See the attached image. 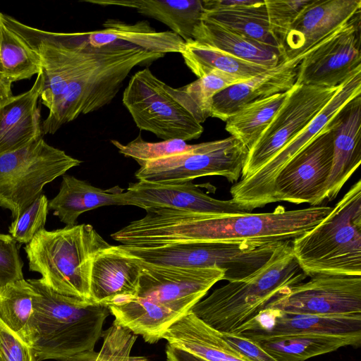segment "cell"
<instances>
[{"mask_svg": "<svg viewBox=\"0 0 361 361\" xmlns=\"http://www.w3.org/2000/svg\"><path fill=\"white\" fill-rule=\"evenodd\" d=\"M11 85L0 78V104L13 96Z\"/></svg>", "mask_w": 361, "mask_h": 361, "instance_id": "obj_44", "label": "cell"}, {"mask_svg": "<svg viewBox=\"0 0 361 361\" xmlns=\"http://www.w3.org/2000/svg\"><path fill=\"white\" fill-rule=\"evenodd\" d=\"M100 30L73 33L75 39L93 47H102L115 42H126L157 54L180 53L185 42L171 30L158 32L147 21L134 24L108 19Z\"/></svg>", "mask_w": 361, "mask_h": 361, "instance_id": "obj_24", "label": "cell"}, {"mask_svg": "<svg viewBox=\"0 0 361 361\" xmlns=\"http://www.w3.org/2000/svg\"><path fill=\"white\" fill-rule=\"evenodd\" d=\"M333 159L326 199L334 200L361 162V95L350 102L331 122Z\"/></svg>", "mask_w": 361, "mask_h": 361, "instance_id": "obj_22", "label": "cell"}, {"mask_svg": "<svg viewBox=\"0 0 361 361\" xmlns=\"http://www.w3.org/2000/svg\"><path fill=\"white\" fill-rule=\"evenodd\" d=\"M358 71H361L360 13L302 60L295 84L338 87Z\"/></svg>", "mask_w": 361, "mask_h": 361, "instance_id": "obj_16", "label": "cell"}, {"mask_svg": "<svg viewBox=\"0 0 361 361\" xmlns=\"http://www.w3.org/2000/svg\"><path fill=\"white\" fill-rule=\"evenodd\" d=\"M167 361H203L190 353L167 343L166 348Z\"/></svg>", "mask_w": 361, "mask_h": 361, "instance_id": "obj_43", "label": "cell"}, {"mask_svg": "<svg viewBox=\"0 0 361 361\" xmlns=\"http://www.w3.org/2000/svg\"><path fill=\"white\" fill-rule=\"evenodd\" d=\"M111 142L120 154L133 159L140 167L148 162L195 152L202 146V142L191 145L178 139L150 142L143 140L140 135L126 145L115 140Z\"/></svg>", "mask_w": 361, "mask_h": 361, "instance_id": "obj_37", "label": "cell"}, {"mask_svg": "<svg viewBox=\"0 0 361 361\" xmlns=\"http://www.w3.org/2000/svg\"><path fill=\"white\" fill-rule=\"evenodd\" d=\"M292 241L282 242L257 271L214 290L190 311L221 333L234 332L256 315L278 292L308 277L293 255Z\"/></svg>", "mask_w": 361, "mask_h": 361, "instance_id": "obj_3", "label": "cell"}, {"mask_svg": "<svg viewBox=\"0 0 361 361\" xmlns=\"http://www.w3.org/2000/svg\"><path fill=\"white\" fill-rule=\"evenodd\" d=\"M226 341L251 361H277L256 342L233 334L221 333Z\"/></svg>", "mask_w": 361, "mask_h": 361, "instance_id": "obj_42", "label": "cell"}, {"mask_svg": "<svg viewBox=\"0 0 361 361\" xmlns=\"http://www.w3.org/2000/svg\"><path fill=\"white\" fill-rule=\"evenodd\" d=\"M142 262L121 245H110L99 251L91 267L90 299L109 305L135 297Z\"/></svg>", "mask_w": 361, "mask_h": 361, "instance_id": "obj_21", "label": "cell"}, {"mask_svg": "<svg viewBox=\"0 0 361 361\" xmlns=\"http://www.w3.org/2000/svg\"><path fill=\"white\" fill-rule=\"evenodd\" d=\"M180 54L185 65L198 78L212 70H219L247 80L269 69L195 40L186 42Z\"/></svg>", "mask_w": 361, "mask_h": 361, "instance_id": "obj_31", "label": "cell"}, {"mask_svg": "<svg viewBox=\"0 0 361 361\" xmlns=\"http://www.w3.org/2000/svg\"><path fill=\"white\" fill-rule=\"evenodd\" d=\"M19 247L11 235L0 233V287L24 279Z\"/></svg>", "mask_w": 361, "mask_h": 361, "instance_id": "obj_40", "label": "cell"}, {"mask_svg": "<svg viewBox=\"0 0 361 361\" xmlns=\"http://www.w3.org/2000/svg\"><path fill=\"white\" fill-rule=\"evenodd\" d=\"M255 342L277 361H305L342 347H359L361 344V332L297 334Z\"/></svg>", "mask_w": 361, "mask_h": 361, "instance_id": "obj_28", "label": "cell"}, {"mask_svg": "<svg viewBox=\"0 0 361 361\" xmlns=\"http://www.w3.org/2000/svg\"><path fill=\"white\" fill-rule=\"evenodd\" d=\"M1 12L0 11V27H1Z\"/></svg>", "mask_w": 361, "mask_h": 361, "instance_id": "obj_45", "label": "cell"}, {"mask_svg": "<svg viewBox=\"0 0 361 361\" xmlns=\"http://www.w3.org/2000/svg\"><path fill=\"white\" fill-rule=\"evenodd\" d=\"M331 123L300 151L277 176L273 201L319 206L326 200L333 159Z\"/></svg>", "mask_w": 361, "mask_h": 361, "instance_id": "obj_15", "label": "cell"}, {"mask_svg": "<svg viewBox=\"0 0 361 361\" xmlns=\"http://www.w3.org/2000/svg\"><path fill=\"white\" fill-rule=\"evenodd\" d=\"M49 211V200L42 194L13 219L8 228L9 235L19 244H27L35 234L44 228Z\"/></svg>", "mask_w": 361, "mask_h": 361, "instance_id": "obj_38", "label": "cell"}, {"mask_svg": "<svg viewBox=\"0 0 361 361\" xmlns=\"http://www.w3.org/2000/svg\"><path fill=\"white\" fill-rule=\"evenodd\" d=\"M288 94L289 90L245 105L227 118L226 130L249 151L285 102Z\"/></svg>", "mask_w": 361, "mask_h": 361, "instance_id": "obj_33", "label": "cell"}, {"mask_svg": "<svg viewBox=\"0 0 361 361\" xmlns=\"http://www.w3.org/2000/svg\"><path fill=\"white\" fill-rule=\"evenodd\" d=\"M311 1L312 0H264L270 27L283 47L285 38L291 25L302 9L308 5Z\"/></svg>", "mask_w": 361, "mask_h": 361, "instance_id": "obj_39", "label": "cell"}, {"mask_svg": "<svg viewBox=\"0 0 361 361\" xmlns=\"http://www.w3.org/2000/svg\"><path fill=\"white\" fill-rule=\"evenodd\" d=\"M81 161L47 144L40 137L0 155V207L16 219L42 194L45 185Z\"/></svg>", "mask_w": 361, "mask_h": 361, "instance_id": "obj_7", "label": "cell"}, {"mask_svg": "<svg viewBox=\"0 0 361 361\" xmlns=\"http://www.w3.org/2000/svg\"><path fill=\"white\" fill-rule=\"evenodd\" d=\"M361 11L360 0H312L291 25L283 43L295 56L335 33Z\"/></svg>", "mask_w": 361, "mask_h": 361, "instance_id": "obj_20", "label": "cell"}, {"mask_svg": "<svg viewBox=\"0 0 361 361\" xmlns=\"http://www.w3.org/2000/svg\"><path fill=\"white\" fill-rule=\"evenodd\" d=\"M359 95H361V71L343 82L324 108L271 159L251 176L234 183L230 190L231 200L250 212L273 203L274 181L283 168Z\"/></svg>", "mask_w": 361, "mask_h": 361, "instance_id": "obj_9", "label": "cell"}, {"mask_svg": "<svg viewBox=\"0 0 361 361\" xmlns=\"http://www.w3.org/2000/svg\"><path fill=\"white\" fill-rule=\"evenodd\" d=\"M164 56L121 42L102 47L98 56L67 85L49 109L42 125V135L54 134L80 115L107 105L134 67Z\"/></svg>", "mask_w": 361, "mask_h": 361, "instance_id": "obj_6", "label": "cell"}, {"mask_svg": "<svg viewBox=\"0 0 361 361\" xmlns=\"http://www.w3.org/2000/svg\"><path fill=\"white\" fill-rule=\"evenodd\" d=\"M166 83L145 68L130 79L122 102L141 130L163 140L199 138L204 128L166 90Z\"/></svg>", "mask_w": 361, "mask_h": 361, "instance_id": "obj_10", "label": "cell"}, {"mask_svg": "<svg viewBox=\"0 0 361 361\" xmlns=\"http://www.w3.org/2000/svg\"><path fill=\"white\" fill-rule=\"evenodd\" d=\"M162 339L203 361H251L190 310L165 331Z\"/></svg>", "mask_w": 361, "mask_h": 361, "instance_id": "obj_25", "label": "cell"}, {"mask_svg": "<svg viewBox=\"0 0 361 361\" xmlns=\"http://www.w3.org/2000/svg\"><path fill=\"white\" fill-rule=\"evenodd\" d=\"M325 205L266 213L205 214L167 209L159 231L163 243L212 242L267 244L293 240L319 224L331 211Z\"/></svg>", "mask_w": 361, "mask_h": 361, "instance_id": "obj_1", "label": "cell"}, {"mask_svg": "<svg viewBox=\"0 0 361 361\" xmlns=\"http://www.w3.org/2000/svg\"><path fill=\"white\" fill-rule=\"evenodd\" d=\"M102 338V346L99 352L86 350L60 361H149L145 356L131 355L137 335L115 319L103 331Z\"/></svg>", "mask_w": 361, "mask_h": 361, "instance_id": "obj_36", "label": "cell"}, {"mask_svg": "<svg viewBox=\"0 0 361 361\" xmlns=\"http://www.w3.org/2000/svg\"><path fill=\"white\" fill-rule=\"evenodd\" d=\"M245 80L212 70L185 86L173 88L166 85V92L200 124L211 116L214 97L225 88Z\"/></svg>", "mask_w": 361, "mask_h": 361, "instance_id": "obj_32", "label": "cell"}, {"mask_svg": "<svg viewBox=\"0 0 361 361\" xmlns=\"http://www.w3.org/2000/svg\"><path fill=\"white\" fill-rule=\"evenodd\" d=\"M307 276H361V180L354 183L316 226L292 241Z\"/></svg>", "mask_w": 361, "mask_h": 361, "instance_id": "obj_5", "label": "cell"}, {"mask_svg": "<svg viewBox=\"0 0 361 361\" xmlns=\"http://www.w3.org/2000/svg\"><path fill=\"white\" fill-rule=\"evenodd\" d=\"M202 18L213 20L248 39L271 47L286 56L273 33L264 1H254L233 8L204 10Z\"/></svg>", "mask_w": 361, "mask_h": 361, "instance_id": "obj_30", "label": "cell"}, {"mask_svg": "<svg viewBox=\"0 0 361 361\" xmlns=\"http://www.w3.org/2000/svg\"><path fill=\"white\" fill-rule=\"evenodd\" d=\"M35 295V289L25 279L0 287V319L18 335L31 317Z\"/></svg>", "mask_w": 361, "mask_h": 361, "instance_id": "obj_35", "label": "cell"}, {"mask_svg": "<svg viewBox=\"0 0 361 361\" xmlns=\"http://www.w3.org/2000/svg\"><path fill=\"white\" fill-rule=\"evenodd\" d=\"M193 40L269 68L276 66L287 57L271 47L255 42L204 18H202L200 23L194 31Z\"/></svg>", "mask_w": 361, "mask_h": 361, "instance_id": "obj_29", "label": "cell"}, {"mask_svg": "<svg viewBox=\"0 0 361 361\" xmlns=\"http://www.w3.org/2000/svg\"><path fill=\"white\" fill-rule=\"evenodd\" d=\"M248 149L237 138L202 142L192 152L148 162L135 172L139 180L159 184H178L208 176H221L230 183L238 181Z\"/></svg>", "mask_w": 361, "mask_h": 361, "instance_id": "obj_11", "label": "cell"}, {"mask_svg": "<svg viewBox=\"0 0 361 361\" xmlns=\"http://www.w3.org/2000/svg\"><path fill=\"white\" fill-rule=\"evenodd\" d=\"M109 245L90 224L38 231L24 250L29 269L61 295L90 300L93 259Z\"/></svg>", "mask_w": 361, "mask_h": 361, "instance_id": "obj_4", "label": "cell"}, {"mask_svg": "<svg viewBox=\"0 0 361 361\" xmlns=\"http://www.w3.org/2000/svg\"><path fill=\"white\" fill-rule=\"evenodd\" d=\"M128 205L123 189L104 190L71 175H63L58 194L49 201V209L68 226L76 225L78 216L104 206Z\"/></svg>", "mask_w": 361, "mask_h": 361, "instance_id": "obj_26", "label": "cell"}, {"mask_svg": "<svg viewBox=\"0 0 361 361\" xmlns=\"http://www.w3.org/2000/svg\"><path fill=\"white\" fill-rule=\"evenodd\" d=\"M262 309L312 315L361 313V276L313 275L280 290Z\"/></svg>", "mask_w": 361, "mask_h": 361, "instance_id": "obj_14", "label": "cell"}, {"mask_svg": "<svg viewBox=\"0 0 361 361\" xmlns=\"http://www.w3.org/2000/svg\"><path fill=\"white\" fill-rule=\"evenodd\" d=\"M102 6H117L133 8L137 13L167 25L185 42L193 40L204 8L201 0H84Z\"/></svg>", "mask_w": 361, "mask_h": 361, "instance_id": "obj_27", "label": "cell"}, {"mask_svg": "<svg viewBox=\"0 0 361 361\" xmlns=\"http://www.w3.org/2000/svg\"><path fill=\"white\" fill-rule=\"evenodd\" d=\"M0 361H37L28 344L1 319Z\"/></svg>", "mask_w": 361, "mask_h": 361, "instance_id": "obj_41", "label": "cell"}, {"mask_svg": "<svg viewBox=\"0 0 361 361\" xmlns=\"http://www.w3.org/2000/svg\"><path fill=\"white\" fill-rule=\"evenodd\" d=\"M128 205L145 211L168 209L205 214H231L250 212L231 199L222 200L204 193L192 181L178 184H159L138 180L125 192Z\"/></svg>", "mask_w": 361, "mask_h": 361, "instance_id": "obj_17", "label": "cell"}, {"mask_svg": "<svg viewBox=\"0 0 361 361\" xmlns=\"http://www.w3.org/2000/svg\"><path fill=\"white\" fill-rule=\"evenodd\" d=\"M356 332H361V313L312 315L262 309L231 334L256 341L297 334Z\"/></svg>", "mask_w": 361, "mask_h": 361, "instance_id": "obj_18", "label": "cell"}, {"mask_svg": "<svg viewBox=\"0 0 361 361\" xmlns=\"http://www.w3.org/2000/svg\"><path fill=\"white\" fill-rule=\"evenodd\" d=\"M339 87L295 83L285 102L248 151L240 178L253 174L293 140L324 108Z\"/></svg>", "mask_w": 361, "mask_h": 361, "instance_id": "obj_12", "label": "cell"}, {"mask_svg": "<svg viewBox=\"0 0 361 361\" xmlns=\"http://www.w3.org/2000/svg\"><path fill=\"white\" fill-rule=\"evenodd\" d=\"M42 70L31 88L0 104V155L42 137L37 102L43 90Z\"/></svg>", "mask_w": 361, "mask_h": 361, "instance_id": "obj_23", "label": "cell"}, {"mask_svg": "<svg viewBox=\"0 0 361 361\" xmlns=\"http://www.w3.org/2000/svg\"><path fill=\"white\" fill-rule=\"evenodd\" d=\"M267 244L188 242L154 247L121 245L143 262L160 266L217 268L224 271L223 280L243 279L263 266L281 243Z\"/></svg>", "mask_w": 361, "mask_h": 361, "instance_id": "obj_8", "label": "cell"}, {"mask_svg": "<svg viewBox=\"0 0 361 361\" xmlns=\"http://www.w3.org/2000/svg\"><path fill=\"white\" fill-rule=\"evenodd\" d=\"M42 70L38 54L16 33L0 27V78L13 83L31 78Z\"/></svg>", "mask_w": 361, "mask_h": 361, "instance_id": "obj_34", "label": "cell"}, {"mask_svg": "<svg viewBox=\"0 0 361 361\" xmlns=\"http://www.w3.org/2000/svg\"><path fill=\"white\" fill-rule=\"evenodd\" d=\"M36 292L31 317L19 335L37 361H60L92 350L111 314L107 305L61 295L40 279L27 280Z\"/></svg>", "mask_w": 361, "mask_h": 361, "instance_id": "obj_2", "label": "cell"}, {"mask_svg": "<svg viewBox=\"0 0 361 361\" xmlns=\"http://www.w3.org/2000/svg\"><path fill=\"white\" fill-rule=\"evenodd\" d=\"M141 265L135 297L159 307L173 324L223 280L225 274L217 268L160 266L143 261Z\"/></svg>", "mask_w": 361, "mask_h": 361, "instance_id": "obj_13", "label": "cell"}, {"mask_svg": "<svg viewBox=\"0 0 361 361\" xmlns=\"http://www.w3.org/2000/svg\"><path fill=\"white\" fill-rule=\"evenodd\" d=\"M322 42L295 56L286 57L276 66L249 80L217 93L212 100L210 116L226 121L249 103L290 90L295 83L300 62Z\"/></svg>", "mask_w": 361, "mask_h": 361, "instance_id": "obj_19", "label": "cell"}]
</instances>
